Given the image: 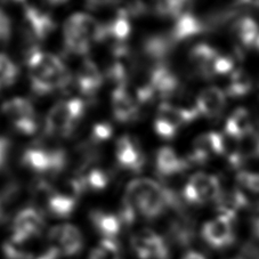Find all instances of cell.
I'll return each mask as SVG.
<instances>
[{"label":"cell","instance_id":"f35d334b","mask_svg":"<svg viewBox=\"0 0 259 259\" xmlns=\"http://www.w3.org/2000/svg\"><path fill=\"white\" fill-rule=\"evenodd\" d=\"M11 35V21L8 16L0 10V42H5Z\"/></svg>","mask_w":259,"mask_h":259},{"label":"cell","instance_id":"8fae6325","mask_svg":"<svg viewBox=\"0 0 259 259\" xmlns=\"http://www.w3.org/2000/svg\"><path fill=\"white\" fill-rule=\"evenodd\" d=\"M115 158L120 167L135 172L141 171L145 164V157L138 143L127 135L120 137L115 144Z\"/></svg>","mask_w":259,"mask_h":259},{"label":"cell","instance_id":"7a4b0ae2","mask_svg":"<svg viewBox=\"0 0 259 259\" xmlns=\"http://www.w3.org/2000/svg\"><path fill=\"white\" fill-rule=\"evenodd\" d=\"M26 65L31 88L39 96L63 89L71 82V75L63 62L51 53L41 52L38 48L30 49L26 54Z\"/></svg>","mask_w":259,"mask_h":259},{"label":"cell","instance_id":"9a60e30c","mask_svg":"<svg viewBox=\"0 0 259 259\" xmlns=\"http://www.w3.org/2000/svg\"><path fill=\"white\" fill-rule=\"evenodd\" d=\"M195 103L200 114L209 119H216L225 109L226 94L217 87H208L199 94Z\"/></svg>","mask_w":259,"mask_h":259},{"label":"cell","instance_id":"484cf974","mask_svg":"<svg viewBox=\"0 0 259 259\" xmlns=\"http://www.w3.org/2000/svg\"><path fill=\"white\" fill-rule=\"evenodd\" d=\"M91 220L98 233L102 234L105 239L111 240H113L114 236L119 233L122 223L120 217L98 210L91 213Z\"/></svg>","mask_w":259,"mask_h":259},{"label":"cell","instance_id":"d590c367","mask_svg":"<svg viewBox=\"0 0 259 259\" xmlns=\"http://www.w3.org/2000/svg\"><path fill=\"white\" fill-rule=\"evenodd\" d=\"M113 134L112 126L108 122H98L93 127L91 140L94 143H102L110 140Z\"/></svg>","mask_w":259,"mask_h":259},{"label":"cell","instance_id":"5b68a950","mask_svg":"<svg viewBox=\"0 0 259 259\" xmlns=\"http://www.w3.org/2000/svg\"><path fill=\"white\" fill-rule=\"evenodd\" d=\"M221 192V182L216 176L198 172L187 182L183 196L192 204H204L209 201H216Z\"/></svg>","mask_w":259,"mask_h":259},{"label":"cell","instance_id":"ee69618b","mask_svg":"<svg viewBox=\"0 0 259 259\" xmlns=\"http://www.w3.org/2000/svg\"><path fill=\"white\" fill-rule=\"evenodd\" d=\"M47 3L52 4V5H61V4H65L69 0H46Z\"/></svg>","mask_w":259,"mask_h":259},{"label":"cell","instance_id":"30bf717a","mask_svg":"<svg viewBox=\"0 0 259 259\" xmlns=\"http://www.w3.org/2000/svg\"><path fill=\"white\" fill-rule=\"evenodd\" d=\"M132 247L141 259H167L168 248L163 239L151 230H142L132 238Z\"/></svg>","mask_w":259,"mask_h":259},{"label":"cell","instance_id":"6da1fadb","mask_svg":"<svg viewBox=\"0 0 259 259\" xmlns=\"http://www.w3.org/2000/svg\"><path fill=\"white\" fill-rule=\"evenodd\" d=\"M123 202L149 220L161 216L167 208H178L181 204L171 190L150 178H138L129 183Z\"/></svg>","mask_w":259,"mask_h":259},{"label":"cell","instance_id":"9c48e42d","mask_svg":"<svg viewBox=\"0 0 259 259\" xmlns=\"http://www.w3.org/2000/svg\"><path fill=\"white\" fill-rule=\"evenodd\" d=\"M225 135L210 132L198 136L192 145V152L187 158L190 163H204L213 155L225 153Z\"/></svg>","mask_w":259,"mask_h":259},{"label":"cell","instance_id":"4316f807","mask_svg":"<svg viewBox=\"0 0 259 259\" xmlns=\"http://www.w3.org/2000/svg\"><path fill=\"white\" fill-rule=\"evenodd\" d=\"M253 129L250 119L249 111L243 108L236 109L227 119L225 124V134L233 138H240L244 134Z\"/></svg>","mask_w":259,"mask_h":259},{"label":"cell","instance_id":"d6a6232c","mask_svg":"<svg viewBox=\"0 0 259 259\" xmlns=\"http://www.w3.org/2000/svg\"><path fill=\"white\" fill-rule=\"evenodd\" d=\"M19 75V69L10 57L0 54V89L12 86Z\"/></svg>","mask_w":259,"mask_h":259},{"label":"cell","instance_id":"4dcf8cb0","mask_svg":"<svg viewBox=\"0 0 259 259\" xmlns=\"http://www.w3.org/2000/svg\"><path fill=\"white\" fill-rule=\"evenodd\" d=\"M140 14L171 16L172 0H136Z\"/></svg>","mask_w":259,"mask_h":259},{"label":"cell","instance_id":"f546056e","mask_svg":"<svg viewBox=\"0 0 259 259\" xmlns=\"http://www.w3.org/2000/svg\"><path fill=\"white\" fill-rule=\"evenodd\" d=\"M252 88V81L250 75L245 71L236 69L231 73L229 86L226 89V95L231 97H243L250 93Z\"/></svg>","mask_w":259,"mask_h":259},{"label":"cell","instance_id":"277c9868","mask_svg":"<svg viewBox=\"0 0 259 259\" xmlns=\"http://www.w3.org/2000/svg\"><path fill=\"white\" fill-rule=\"evenodd\" d=\"M22 163L30 170L38 174H59L68 163V157L63 150H48L33 146L24 151Z\"/></svg>","mask_w":259,"mask_h":259},{"label":"cell","instance_id":"ac0fdd59","mask_svg":"<svg viewBox=\"0 0 259 259\" xmlns=\"http://www.w3.org/2000/svg\"><path fill=\"white\" fill-rule=\"evenodd\" d=\"M84 38L93 42H102L106 40V30L104 24H100L93 16L84 13H75L68 20Z\"/></svg>","mask_w":259,"mask_h":259},{"label":"cell","instance_id":"cb8c5ba5","mask_svg":"<svg viewBox=\"0 0 259 259\" xmlns=\"http://www.w3.org/2000/svg\"><path fill=\"white\" fill-rule=\"evenodd\" d=\"M174 44L170 35H151L144 41L143 51L150 60L155 62V65L162 64L161 61L170 54Z\"/></svg>","mask_w":259,"mask_h":259},{"label":"cell","instance_id":"e0dca14e","mask_svg":"<svg viewBox=\"0 0 259 259\" xmlns=\"http://www.w3.org/2000/svg\"><path fill=\"white\" fill-rule=\"evenodd\" d=\"M112 110L114 118L121 123L132 122L140 114L136 101L126 87H117L112 93Z\"/></svg>","mask_w":259,"mask_h":259},{"label":"cell","instance_id":"8992f818","mask_svg":"<svg viewBox=\"0 0 259 259\" xmlns=\"http://www.w3.org/2000/svg\"><path fill=\"white\" fill-rule=\"evenodd\" d=\"M3 112L14 124L15 129L24 135L37 132L38 121L31 103L22 97H15L3 104Z\"/></svg>","mask_w":259,"mask_h":259},{"label":"cell","instance_id":"60d3db41","mask_svg":"<svg viewBox=\"0 0 259 259\" xmlns=\"http://www.w3.org/2000/svg\"><path fill=\"white\" fill-rule=\"evenodd\" d=\"M110 0H87V4L89 7L92 8H96V7H100L102 5H104V4H108Z\"/></svg>","mask_w":259,"mask_h":259},{"label":"cell","instance_id":"603a6c76","mask_svg":"<svg viewBox=\"0 0 259 259\" xmlns=\"http://www.w3.org/2000/svg\"><path fill=\"white\" fill-rule=\"evenodd\" d=\"M207 28L208 24L205 22H202L193 14H187L178 17L171 30V33L169 35L174 42H180L194 37V35L203 33Z\"/></svg>","mask_w":259,"mask_h":259},{"label":"cell","instance_id":"4fadbf2b","mask_svg":"<svg viewBox=\"0 0 259 259\" xmlns=\"http://www.w3.org/2000/svg\"><path fill=\"white\" fill-rule=\"evenodd\" d=\"M24 24L26 32L35 41H42L55 30V22L53 17L33 6L25 7Z\"/></svg>","mask_w":259,"mask_h":259},{"label":"cell","instance_id":"8d00e7d4","mask_svg":"<svg viewBox=\"0 0 259 259\" xmlns=\"http://www.w3.org/2000/svg\"><path fill=\"white\" fill-rule=\"evenodd\" d=\"M234 70V61L229 56L220 55L213 65V74L215 75L232 73Z\"/></svg>","mask_w":259,"mask_h":259},{"label":"cell","instance_id":"1f68e13d","mask_svg":"<svg viewBox=\"0 0 259 259\" xmlns=\"http://www.w3.org/2000/svg\"><path fill=\"white\" fill-rule=\"evenodd\" d=\"M79 176L81 177L84 189L93 191L104 190L110 181L108 172L100 168H93L84 174H80Z\"/></svg>","mask_w":259,"mask_h":259},{"label":"cell","instance_id":"2e32d148","mask_svg":"<svg viewBox=\"0 0 259 259\" xmlns=\"http://www.w3.org/2000/svg\"><path fill=\"white\" fill-rule=\"evenodd\" d=\"M220 55L221 54L215 48L207 44H200L191 49L189 61L199 75L204 78H211L215 75L213 74V65Z\"/></svg>","mask_w":259,"mask_h":259},{"label":"cell","instance_id":"ab89813d","mask_svg":"<svg viewBox=\"0 0 259 259\" xmlns=\"http://www.w3.org/2000/svg\"><path fill=\"white\" fill-rule=\"evenodd\" d=\"M11 150V142L7 138L0 137V169L5 167Z\"/></svg>","mask_w":259,"mask_h":259},{"label":"cell","instance_id":"ba28073f","mask_svg":"<svg viewBox=\"0 0 259 259\" xmlns=\"http://www.w3.org/2000/svg\"><path fill=\"white\" fill-rule=\"evenodd\" d=\"M51 248L63 256H74L82 249L83 240L81 232L70 224L59 225L49 231Z\"/></svg>","mask_w":259,"mask_h":259},{"label":"cell","instance_id":"3957f363","mask_svg":"<svg viewBox=\"0 0 259 259\" xmlns=\"http://www.w3.org/2000/svg\"><path fill=\"white\" fill-rule=\"evenodd\" d=\"M84 113V103L80 98L57 103L48 112L46 119L47 135L69 137Z\"/></svg>","mask_w":259,"mask_h":259},{"label":"cell","instance_id":"d6986e66","mask_svg":"<svg viewBox=\"0 0 259 259\" xmlns=\"http://www.w3.org/2000/svg\"><path fill=\"white\" fill-rule=\"evenodd\" d=\"M77 83L79 91L83 96L93 97L100 91L103 83V77L93 61L84 60L82 62L77 75Z\"/></svg>","mask_w":259,"mask_h":259},{"label":"cell","instance_id":"74e56055","mask_svg":"<svg viewBox=\"0 0 259 259\" xmlns=\"http://www.w3.org/2000/svg\"><path fill=\"white\" fill-rule=\"evenodd\" d=\"M154 129L155 133L158 134L160 137L164 138V140H172L176 136L178 129L175 128L171 124L167 123L163 120L157 118L154 121Z\"/></svg>","mask_w":259,"mask_h":259},{"label":"cell","instance_id":"52a82bcc","mask_svg":"<svg viewBox=\"0 0 259 259\" xmlns=\"http://www.w3.org/2000/svg\"><path fill=\"white\" fill-rule=\"evenodd\" d=\"M45 221L41 212L34 208H25L17 213L13 223L12 241L25 243L41 233Z\"/></svg>","mask_w":259,"mask_h":259},{"label":"cell","instance_id":"f6af8a7d","mask_svg":"<svg viewBox=\"0 0 259 259\" xmlns=\"http://www.w3.org/2000/svg\"><path fill=\"white\" fill-rule=\"evenodd\" d=\"M3 217V205H2V200H0V218Z\"/></svg>","mask_w":259,"mask_h":259},{"label":"cell","instance_id":"836d02e7","mask_svg":"<svg viewBox=\"0 0 259 259\" xmlns=\"http://www.w3.org/2000/svg\"><path fill=\"white\" fill-rule=\"evenodd\" d=\"M89 259H122L119 245L114 240L104 239L93 250Z\"/></svg>","mask_w":259,"mask_h":259},{"label":"cell","instance_id":"f1b7e54d","mask_svg":"<svg viewBox=\"0 0 259 259\" xmlns=\"http://www.w3.org/2000/svg\"><path fill=\"white\" fill-rule=\"evenodd\" d=\"M64 42L66 49L77 55L87 54L92 47V42L84 38L68 21L64 25Z\"/></svg>","mask_w":259,"mask_h":259},{"label":"cell","instance_id":"ffe728a7","mask_svg":"<svg viewBox=\"0 0 259 259\" xmlns=\"http://www.w3.org/2000/svg\"><path fill=\"white\" fill-rule=\"evenodd\" d=\"M191 163L187 159H182L171 147H161L157 153V170L160 176L170 177L187 170Z\"/></svg>","mask_w":259,"mask_h":259},{"label":"cell","instance_id":"7402d4cb","mask_svg":"<svg viewBox=\"0 0 259 259\" xmlns=\"http://www.w3.org/2000/svg\"><path fill=\"white\" fill-rule=\"evenodd\" d=\"M215 202L218 215L229 217L233 221L241 209L248 205L247 198L239 189L222 191Z\"/></svg>","mask_w":259,"mask_h":259},{"label":"cell","instance_id":"7c38bea8","mask_svg":"<svg viewBox=\"0 0 259 259\" xmlns=\"http://www.w3.org/2000/svg\"><path fill=\"white\" fill-rule=\"evenodd\" d=\"M233 220L218 215L215 220L207 222L203 225L202 236L213 248H224L233 243L234 231Z\"/></svg>","mask_w":259,"mask_h":259},{"label":"cell","instance_id":"44dd1931","mask_svg":"<svg viewBox=\"0 0 259 259\" xmlns=\"http://www.w3.org/2000/svg\"><path fill=\"white\" fill-rule=\"evenodd\" d=\"M259 158V133L251 129L238 138L236 152L229 158V161L233 167H240L245 160Z\"/></svg>","mask_w":259,"mask_h":259},{"label":"cell","instance_id":"7bdbcfd3","mask_svg":"<svg viewBox=\"0 0 259 259\" xmlns=\"http://www.w3.org/2000/svg\"><path fill=\"white\" fill-rule=\"evenodd\" d=\"M253 231L259 238V216L256 218V221H254V223H253Z\"/></svg>","mask_w":259,"mask_h":259},{"label":"cell","instance_id":"d4e9b609","mask_svg":"<svg viewBox=\"0 0 259 259\" xmlns=\"http://www.w3.org/2000/svg\"><path fill=\"white\" fill-rule=\"evenodd\" d=\"M105 30L106 40L112 39L114 46L124 45L132 31L128 13L123 10H119L118 15L114 17V20L111 21L109 24H105Z\"/></svg>","mask_w":259,"mask_h":259},{"label":"cell","instance_id":"83f0119b","mask_svg":"<svg viewBox=\"0 0 259 259\" xmlns=\"http://www.w3.org/2000/svg\"><path fill=\"white\" fill-rule=\"evenodd\" d=\"M233 33L244 46L253 47L259 37V25L251 17H241L233 24Z\"/></svg>","mask_w":259,"mask_h":259},{"label":"cell","instance_id":"e575fe53","mask_svg":"<svg viewBox=\"0 0 259 259\" xmlns=\"http://www.w3.org/2000/svg\"><path fill=\"white\" fill-rule=\"evenodd\" d=\"M236 182L243 189L252 193H259V174L241 171L236 175Z\"/></svg>","mask_w":259,"mask_h":259},{"label":"cell","instance_id":"b9f144b4","mask_svg":"<svg viewBox=\"0 0 259 259\" xmlns=\"http://www.w3.org/2000/svg\"><path fill=\"white\" fill-rule=\"evenodd\" d=\"M183 259H205L202 254L196 252V251H191V252H187Z\"/></svg>","mask_w":259,"mask_h":259},{"label":"cell","instance_id":"bcb514c9","mask_svg":"<svg viewBox=\"0 0 259 259\" xmlns=\"http://www.w3.org/2000/svg\"><path fill=\"white\" fill-rule=\"evenodd\" d=\"M12 2H17V3H20V2H23V0H12Z\"/></svg>","mask_w":259,"mask_h":259},{"label":"cell","instance_id":"5bb4252c","mask_svg":"<svg viewBox=\"0 0 259 259\" xmlns=\"http://www.w3.org/2000/svg\"><path fill=\"white\" fill-rule=\"evenodd\" d=\"M149 83L154 92L155 96L169 98L180 93V80L174 74L170 69L163 64H157L151 70L149 75Z\"/></svg>","mask_w":259,"mask_h":259}]
</instances>
